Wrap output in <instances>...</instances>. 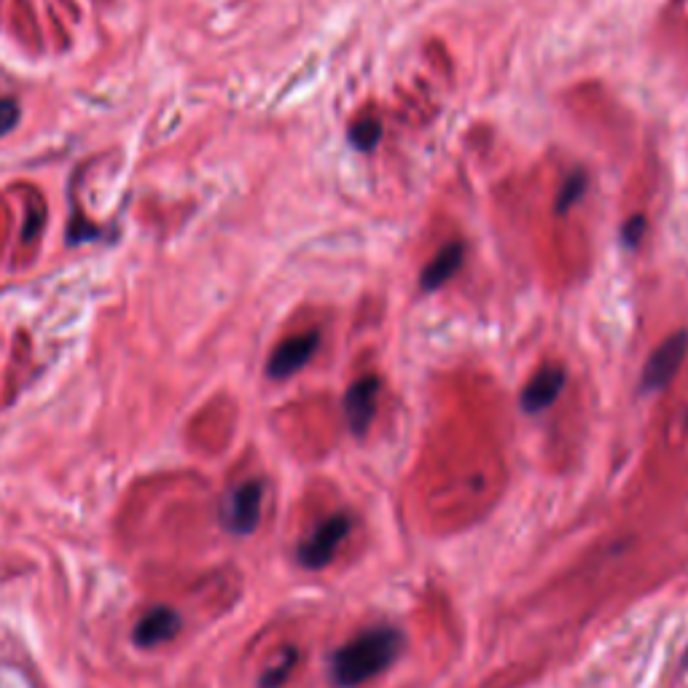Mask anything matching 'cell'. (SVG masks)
<instances>
[{
	"mask_svg": "<svg viewBox=\"0 0 688 688\" xmlns=\"http://www.w3.org/2000/svg\"><path fill=\"white\" fill-rule=\"evenodd\" d=\"M404 651V635L393 627H377L344 643L331 656V678L339 688H355L385 672Z\"/></svg>",
	"mask_w": 688,
	"mask_h": 688,
	"instance_id": "cell-1",
	"label": "cell"
},
{
	"mask_svg": "<svg viewBox=\"0 0 688 688\" xmlns=\"http://www.w3.org/2000/svg\"><path fill=\"white\" fill-rule=\"evenodd\" d=\"M350 527H353V522H350V516L347 514H336L331 516V519H326V522L299 546L301 565L312 570L326 568L328 562L334 559L336 549L342 546V541L347 538V533H350Z\"/></svg>",
	"mask_w": 688,
	"mask_h": 688,
	"instance_id": "cell-2",
	"label": "cell"
},
{
	"mask_svg": "<svg viewBox=\"0 0 688 688\" xmlns=\"http://www.w3.org/2000/svg\"><path fill=\"white\" fill-rule=\"evenodd\" d=\"M688 353V331H678L670 339H664L654 350V355L648 358L643 371V387L645 390H662L672 382L675 371L680 369V363Z\"/></svg>",
	"mask_w": 688,
	"mask_h": 688,
	"instance_id": "cell-3",
	"label": "cell"
},
{
	"mask_svg": "<svg viewBox=\"0 0 688 688\" xmlns=\"http://www.w3.org/2000/svg\"><path fill=\"white\" fill-rule=\"evenodd\" d=\"M261 500H264V484L245 482L229 495V506L224 508V522L234 535H250L261 519Z\"/></svg>",
	"mask_w": 688,
	"mask_h": 688,
	"instance_id": "cell-4",
	"label": "cell"
},
{
	"mask_svg": "<svg viewBox=\"0 0 688 688\" xmlns=\"http://www.w3.org/2000/svg\"><path fill=\"white\" fill-rule=\"evenodd\" d=\"M318 342V331H307V334L293 336V339L280 344L275 353H272V361H269L267 366L269 377L285 379L291 377V374H296L301 366L310 363V358L315 355V350H318Z\"/></svg>",
	"mask_w": 688,
	"mask_h": 688,
	"instance_id": "cell-5",
	"label": "cell"
},
{
	"mask_svg": "<svg viewBox=\"0 0 688 688\" xmlns=\"http://www.w3.org/2000/svg\"><path fill=\"white\" fill-rule=\"evenodd\" d=\"M377 393H379V379L377 377H363L358 379L344 398V412H347V422L355 436H363L369 430L371 420H374V409H377Z\"/></svg>",
	"mask_w": 688,
	"mask_h": 688,
	"instance_id": "cell-6",
	"label": "cell"
},
{
	"mask_svg": "<svg viewBox=\"0 0 688 688\" xmlns=\"http://www.w3.org/2000/svg\"><path fill=\"white\" fill-rule=\"evenodd\" d=\"M178 629H181V616L172 611V608L159 605V608H151V611L138 621V627L132 632V640H135V645H140V648H156V645H162L164 640H172V637L178 635Z\"/></svg>",
	"mask_w": 688,
	"mask_h": 688,
	"instance_id": "cell-7",
	"label": "cell"
},
{
	"mask_svg": "<svg viewBox=\"0 0 688 688\" xmlns=\"http://www.w3.org/2000/svg\"><path fill=\"white\" fill-rule=\"evenodd\" d=\"M562 387H565V371L557 369V366L538 371L533 377V382H530V385L525 387V393H522V409L533 414L549 409V406L557 401L559 393H562Z\"/></svg>",
	"mask_w": 688,
	"mask_h": 688,
	"instance_id": "cell-8",
	"label": "cell"
},
{
	"mask_svg": "<svg viewBox=\"0 0 688 688\" xmlns=\"http://www.w3.org/2000/svg\"><path fill=\"white\" fill-rule=\"evenodd\" d=\"M463 256H465L463 242H449L447 248H441L439 256L433 258L428 267H425V272H422V277H420L422 291L430 293L447 283L449 277L455 275L457 269H460V264H463Z\"/></svg>",
	"mask_w": 688,
	"mask_h": 688,
	"instance_id": "cell-9",
	"label": "cell"
},
{
	"mask_svg": "<svg viewBox=\"0 0 688 688\" xmlns=\"http://www.w3.org/2000/svg\"><path fill=\"white\" fill-rule=\"evenodd\" d=\"M379 135H382V127H379L377 119H363L350 129V140H353V146L361 148V151H371V148L377 146Z\"/></svg>",
	"mask_w": 688,
	"mask_h": 688,
	"instance_id": "cell-10",
	"label": "cell"
},
{
	"mask_svg": "<svg viewBox=\"0 0 688 688\" xmlns=\"http://www.w3.org/2000/svg\"><path fill=\"white\" fill-rule=\"evenodd\" d=\"M293 664H296V651L293 648H288L283 654V659L275 664V667H269L264 675H261V688H280L288 680V675L293 672Z\"/></svg>",
	"mask_w": 688,
	"mask_h": 688,
	"instance_id": "cell-11",
	"label": "cell"
},
{
	"mask_svg": "<svg viewBox=\"0 0 688 688\" xmlns=\"http://www.w3.org/2000/svg\"><path fill=\"white\" fill-rule=\"evenodd\" d=\"M586 191V175L581 170L570 178L568 183H565V189H562V194H559L557 199V213H565L570 205H576L578 199H581V194Z\"/></svg>",
	"mask_w": 688,
	"mask_h": 688,
	"instance_id": "cell-12",
	"label": "cell"
},
{
	"mask_svg": "<svg viewBox=\"0 0 688 688\" xmlns=\"http://www.w3.org/2000/svg\"><path fill=\"white\" fill-rule=\"evenodd\" d=\"M19 105L14 100H0V135H6L17 127Z\"/></svg>",
	"mask_w": 688,
	"mask_h": 688,
	"instance_id": "cell-13",
	"label": "cell"
},
{
	"mask_svg": "<svg viewBox=\"0 0 688 688\" xmlns=\"http://www.w3.org/2000/svg\"><path fill=\"white\" fill-rule=\"evenodd\" d=\"M643 232H645L643 218H632V221H627V226H624V242H627V248H637Z\"/></svg>",
	"mask_w": 688,
	"mask_h": 688,
	"instance_id": "cell-14",
	"label": "cell"
}]
</instances>
